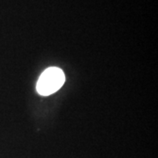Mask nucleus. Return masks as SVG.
Masks as SVG:
<instances>
[{
	"label": "nucleus",
	"mask_w": 158,
	"mask_h": 158,
	"mask_svg": "<svg viewBox=\"0 0 158 158\" xmlns=\"http://www.w3.org/2000/svg\"><path fill=\"white\" fill-rule=\"evenodd\" d=\"M65 82V76L61 69L51 67L40 76L36 90L42 96H48L56 92Z\"/></svg>",
	"instance_id": "nucleus-1"
}]
</instances>
